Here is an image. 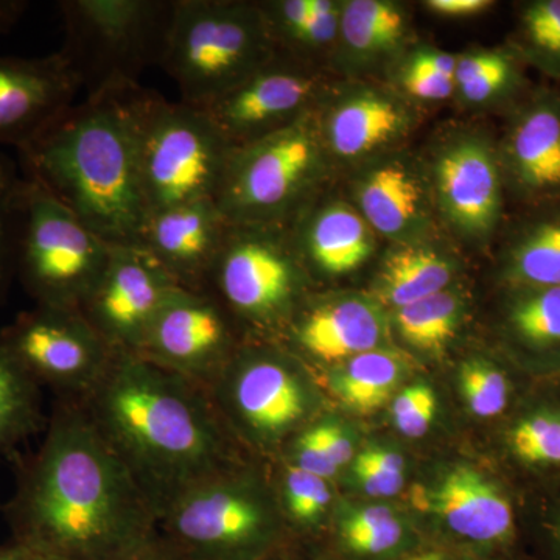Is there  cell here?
<instances>
[{
    "label": "cell",
    "mask_w": 560,
    "mask_h": 560,
    "mask_svg": "<svg viewBox=\"0 0 560 560\" xmlns=\"http://www.w3.org/2000/svg\"><path fill=\"white\" fill-rule=\"evenodd\" d=\"M13 456L3 514L14 544L51 560H121L160 540L153 508L77 401L58 400L39 447Z\"/></svg>",
    "instance_id": "cell-1"
},
{
    "label": "cell",
    "mask_w": 560,
    "mask_h": 560,
    "mask_svg": "<svg viewBox=\"0 0 560 560\" xmlns=\"http://www.w3.org/2000/svg\"><path fill=\"white\" fill-rule=\"evenodd\" d=\"M81 405L153 508L237 466L234 440L208 389L136 355H116Z\"/></svg>",
    "instance_id": "cell-2"
},
{
    "label": "cell",
    "mask_w": 560,
    "mask_h": 560,
    "mask_svg": "<svg viewBox=\"0 0 560 560\" xmlns=\"http://www.w3.org/2000/svg\"><path fill=\"white\" fill-rule=\"evenodd\" d=\"M135 86L88 95L18 150L24 178L110 246H140L150 219L140 176Z\"/></svg>",
    "instance_id": "cell-3"
},
{
    "label": "cell",
    "mask_w": 560,
    "mask_h": 560,
    "mask_svg": "<svg viewBox=\"0 0 560 560\" xmlns=\"http://www.w3.org/2000/svg\"><path fill=\"white\" fill-rule=\"evenodd\" d=\"M315 109L232 149L215 198L231 224L289 226L326 191L335 167L324 149Z\"/></svg>",
    "instance_id": "cell-4"
},
{
    "label": "cell",
    "mask_w": 560,
    "mask_h": 560,
    "mask_svg": "<svg viewBox=\"0 0 560 560\" xmlns=\"http://www.w3.org/2000/svg\"><path fill=\"white\" fill-rule=\"evenodd\" d=\"M276 55L259 3L175 0L160 68L175 81L180 102L200 108Z\"/></svg>",
    "instance_id": "cell-5"
},
{
    "label": "cell",
    "mask_w": 560,
    "mask_h": 560,
    "mask_svg": "<svg viewBox=\"0 0 560 560\" xmlns=\"http://www.w3.org/2000/svg\"><path fill=\"white\" fill-rule=\"evenodd\" d=\"M282 521L270 489L237 464L173 501L158 530L184 560H260L270 556Z\"/></svg>",
    "instance_id": "cell-6"
},
{
    "label": "cell",
    "mask_w": 560,
    "mask_h": 560,
    "mask_svg": "<svg viewBox=\"0 0 560 560\" xmlns=\"http://www.w3.org/2000/svg\"><path fill=\"white\" fill-rule=\"evenodd\" d=\"M140 176L151 213L215 200L232 145L205 110L136 91Z\"/></svg>",
    "instance_id": "cell-7"
},
{
    "label": "cell",
    "mask_w": 560,
    "mask_h": 560,
    "mask_svg": "<svg viewBox=\"0 0 560 560\" xmlns=\"http://www.w3.org/2000/svg\"><path fill=\"white\" fill-rule=\"evenodd\" d=\"M60 54L88 95L135 86L161 66L175 0H61Z\"/></svg>",
    "instance_id": "cell-8"
},
{
    "label": "cell",
    "mask_w": 560,
    "mask_h": 560,
    "mask_svg": "<svg viewBox=\"0 0 560 560\" xmlns=\"http://www.w3.org/2000/svg\"><path fill=\"white\" fill-rule=\"evenodd\" d=\"M110 249L54 195L35 180L22 179L16 276L35 305L81 312Z\"/></svg>",
    "instance_id": "cell-9"
},
{
    "label": "cell",
    "mask_w": 560,
    "mask_h": 560,
    "mask_svg": "<svg viewBox=\"0 0 560 560\" xmlns=\"http://www.w3.org/2000/svg\"><path fill=\"white\" fill-rule=\"evenodd\" d=\"M308 280L289 226L230 224L206 291L238 327L275 334L307 298Z\"/></svg>",
    "instance_id": "cell-10"
},
{
    "label": "cell",
    "mask_w": 560,
    "mask_h": 560,
    "mask_svg": "<svg viewBox=\"0 0 560 560\" xmlns=\"http://www.w3.org/2000/svg\"><path fill=\"white\" fill-rule=\"evenodd\" d=\"M217 415L235 436L275 448L307 425L315 394L289 353L242 342L208 388Z\"/></svg>",
    "instance_id": "cell-11"
},
{
    "label": "cell",
    "mask_w": 560,
    "mask_h": 560,
    "mask_svg": "<svg viewBox=\"0 0 560 560\" xmlns=\"http://www.w3.org/2000/svg\"><path fill=\"white\" fill-rule=\"evenodd\" d=\"M423 168L445 230L463 245H490L508 194L497 140L481 128H456L438 140Z\"/></svg>",
    "instance_id": "cell-12"
},
{
    "label": "cell",
    "mask_w": 560,
    "mask_h": 560,
    "mask_svg": "<svg viewBox=\"0 0 560 560\" xmlns=\"http://www.w3.org/2000/svg\"><path fill=\"white\" fill-rule=\"evenodd\" d=\"M0 345L40 388L66 401L86 399L116 357L83 313L47 305L20 313L0 331Z\"/></svg>",
    "instance_id": "cell-13"
},
{
    "label": "cell",
    "mask_w": 560,
    "mask_h": 560,
    "mask_svg": "<svg viewBox=\"0 0 560 560\" xmlns=\"http://www.w3.org/2000/svg\"><path fill=\"white\" fill-rule=\"evenodd\" d=\"M238 329L209 291L176 287L136 357L208 389L241 348Z\"/></svg>",
    "instance_id": "cell-14"
},
{
    "label": "cell",
    "mask_w": 560,
    "mask_h": 560,
    "mask_svg": "<svg viewBox=\"0 0 560 560\" xmlns=\"http://www.w3.org/2000/svg\"><path fill=\"white\" fill-rule=\"evenodd\" d=\"M329 88L320 69L278 54L264 68L200 109L230 140L232 149H237L315 109Z\"/></svg>",
    "instance_id": "cell-15"
},
{
    "label": "cell",
    "mask_w": 560,
    "mask_h": 560,
    "mask_svg": "<svg viewBox=\"0 0 560 560\" xmlns=\"http://www.w3.org/2000/svg\"><path fill=\"white\" fill-rule=\"evenodd\" d=\"M315 113L335 168L360 167L399 150L418 124L415 103L399 91L361 81L329 88Z\"/></svg>",
    "instance_id": "cell-16"
},
{
    "label": "cell",
    "mask_w": 560,
    "mask_h": 560,
    "mask_svg": "<svg viewBox=\"0 0 560 560\" xmlns=\"http://www.w3.org/2000/svg\"><path fill=\"white\" fill-rule=\"evenodd\" d=\"M176 287L142 246H113L108 265L81 313L116 355H138Z\"/></svg>",
    "instance_id": "cell-17"
},
{
    "label": "cell",
    "mask_w": 560,
    "mask_h": 560,
    "mask_svg": "<svg viewBox=\"0 0 560 560\" xmlns=\"http://www.w3.org/2000/svg\"><path fill=\"white\" fill-rule=\"evenodd\" d=\"M504 186L528 206L560 200V91L529 90L508 110L499 140Z\"/></svg>",
    "instance_id": "cell-18"
},
{
    "label": "cell",
    "mask_w": 560,
    "mask_h": 560,
    "mask_svg": "<svg viewBox=\"0 0 560 560\" xmlns=\"http://www.w3.org/2000/svg\"><path fill=\"white\" fill-rule=\"evenodd\" d=\"M352 206L393 245L436 241V209L425 168L399 150L360 165Z\"/></svg>",
    "instance_id": "cell-19"
},
{
    "label": "cell",
    "mask_w": 560,
    "mask_h": 560,
    "mask_svg": "<svg viewBox=\"0 0 560 560\" xmlns=\"http://www.w3.org/2000/svg\"><path fill=\"white\" fill-rule=\"evenodd\" d=\"M389 323L381 302L363 294L305 298L282 331L291 349L318 363L385 348Z\"/></svg>",
    "instance_id": "cell-20"
},
{
    "label": "cell",
    "mask_w": 560,
    "mask_h": 560,
    "mask_svg": "<svg viewBox=\"0 0 560 560\" xmlns=\"http://www.w3.org/2000/svg\"><path fill=\"white\" fill-rule=\"evenodd\" d=\"M81 90L65 57H0V145L20 150L69 109Z\"/></svg>",
    "instance_id": "cell-21"
},
{
    "label": "cell",
    "mask_w": 560,
    "mask_h": 560,
    "mask_svg": "<svg viewBox=\"0 0 560 560\" xmlns=\"http://www.w3.org/2000/svg\"><path fill=\"white\" fill-rule=\"evenodd\" d=\"M412 501L459 539L478 545H504L514 539L510 499L475 467H451L433 485L416 489Z\"/></svg>",
    "instance_id": "cell-22"
},
{
    "label": "cell",
    "mask_w": 560,
    "mask_h": 560,
    "mask_svg": "<svg viewBox=\"0 0 560 560\" xmlns=\"http://www.w3.org/2000/svg\"><path fill=\"white\" fill-rule=\"evenodd\" d=\"M230 224L215 200L189 202L151 213L140 246L179 287L206 290Z\"/></svg>",
    "instance_id": "cell-23"
},
{
    "label": "cell",
    "mask_w": 560,
    "mask_h": 560,
    "mask_svg": "<svg viewBox=\"0 0 560 560\" xmlns=\"http://www.w3.org/2000/svg\"><path fill=\"white\" fill-rule=\"evenodd\" d=\"M289 230L308 278H340L357 271L377 245V234L352 202L324 195L302 210Z\"/></svg>",
    "instance_id": "cell-24"
},
{
    "label": "cell",
    "mask_w": 560,
    "mask_h": 560,
    "mask_svg": "<svg viewBox=\"0 0 560 560\" xmlns=\"http://www.w3.org/2000/svg\"><path fill=\"white\" fill-rule=\"evenodd\" d=\"M411 20L408 10L390 0L342 2L340 35L329 65L346 77L374 75L393 69L410 49Z\"/></svg>",
    "instance_id": "cell-25"
},
{
    "label": "cell",
    "mask_w": 560,
    "mask_h": 560,
    "mask_svg": "<svg viewBox=\"0 0 560 560\" xmlns=\"http://www.w3.org/2000/svg\"><path fill=\"white\" fill-rule=\"evenodd\" d=\"M500 275L510 289L560 287V200L533 206L500 253Z\"/></svg>",
    "instance_id": "cell-26"
},
{
    "label": "cell",
    "mask_w": 560,
    "mask_h": 560,
    "mask_svg": "<svg viewBox=\"0 0 560 560\" xmlns=\"http://www.w3.org/2000/svg\"><path fill=\"white\" fill-rule=\"evenodd\" d=\"M278 54L319 69L329 62L340 35V0H276L259 2Z\"/></svg>",
    "instance_id": "cell-27"
},
{
    "label": "cell",
    "mask_w": 560,
    "mask_h": 560,
    "mask_svg": "<svg viewBox=\"0 0 560 560\" xmlns=\"http://www.w3.org/2000/svg\"><path fill=\"white\" fill-rule=\"evenodd\" d=\"M455 256L436 241L393 245L375 278V300L394 311L451 289Z\"/></svg>",
    "instance_id": "cell-28"
},
{
    "label": "cell",
    "mask_w": 560,
    "mask_h": 560,
    "mask_svg": "<svg viewBox=\"0 0 560 560\" xmlns=\"http://www.w3.org/2000/svg\"><path fill=\"white\" fill-rule=\"evenodd\" d=\"M528 91L525 65L511 46L458 55L455 97L466 108L486 110L506 106L510 110Z\"/></svg>",
    "instance_id": "cell-29"
},
{
    "label": "cell",
    "mask_w": 560,
    "mask_h": 560,
    "mask_svg": "<svg viewBox=\"0 0 560 560\" xmlns=\"http://www.w3.org/2000/svg\"><path fill=\"white\" fill-rule=\"evenodd\" d=\"M408 361L389 348L370 350L334 366L327 375L331 394L349 410H381L407 377Z\"/></svg>",
    "instance_id": "cell-30"
},
{
    "label": "cell",
    "mask_w": 560,
    "mask_h": 560,
    "mask_svg": "<svg viewBox=\"0 0 560 560\" xmlns=\"http://www.w3.org/2000/svg\"><path fill=\"white\" fill-rule=\"evenodd\" d=\"M503 331L515 348L536 357H560V287L511 289Z\"/></svg>",
    "instance_id": "cell-31"
},
{
    "label": "cell",
    "mask_w": 560,
    "mask_h": 560,
    "mask_svg": "<svg viewBox=\"0 0 560 560\" xmlns=\"http://www.w3.org/2000/svg\"><path fill=\"white\" fill-rule=\"evenodd\" d=\"M40 389L0 345V456L16 455L18 445L46 430Z\"/></svg>",
    "instance_id": "cell-32"
},
{
    "label": "cell",
    "mask_w": 560,
    "mask_h": 560,
    "mask_svg": "<svg viewBox=\"0 0 560 560\" xmlns=\"http://www.w3.org/2000/svg\"><path fill=\"white\" fill-rule=\"evenodd\" d=\"M466 300L451 289L394 311L393 324L401 340L412 349L440 353L458 334L466 316Z\"/></svg>",
    "instance_id": "cell-33"
},
{
    "label": "cell",
    "mask_w": 560,
    "mask_h": 560,
    "mask_svg": "<svg viewBox=\"0 0 560 560\" xmlns=\"http://www.w3.org/2000/svg\"><path fill=\"white\" fill-rule=\"evenodd\" d=\"M335 526L342 547L366 558H381L399 550L407 537L404 521L385 504L342 503L335 514Z\"/></svg>",
    "instance_id": "cell-34"
},
{
    "label": "cell",
    "mask_w": 560,
    "mask_h": 560,
    "mask_svg": "<svg viewBox=\"0 0 560 560\" xmlns=\"http://www.w3.org/2000/svg\"><path fill=\"white\" fill-rule=\"evenodd\" d=\"M510 46L523 65L560 81V0L523 3Z\"/></svg>",
    "instance_id": "cell-35"
},
{
    "label": "cell",
    "mask_w": 560,
    "mask_h": 560,
    "mask_svg": "<svg viewBox=\"0 0 560 560\" xmlns=\"http://www.w3.org/2000/svg\"><path fill=\"white\" fill-rule=\"evenodd\" d=\"M458 55L431 46H412L393 66V88L408 101L442 102L455 95Z\"/></svg>",
    "instance_id": "cell-36"
},
{
    "label": "cell",
    "mask_w": 560,
    "mask_h": 560,
    "mask_svg": "<svg viewBox=\"0 0 560 560\" xmlns=\"http://www.w3.org/2000/svg\"><path fill=\"white\" fill-rule=\"evenodd\" d=\"M330 504L329 480L283 460L278 503L282 518L300 528H315L326 517Z\"/></svg>",
    "instance_id": "cell-37"
},
{
    "label": "cell",
    "mask_w": 560,
    "mask_h": 560,
    "mask_svg": "<svg viewBox=\"0 0 560 560\" xmlns=\"http://www.w3.org/2000/svg\"><path fill=\"white\" fill-rule=\"evenodd\" d=\"M460 396L471 415L480 419L500 416L510 401V382L506 374L492 361L471 357L459 366Z\"/></svg>",
    "instance_id": "cell-38"
},
{
    "label": "cell",
    "mask_w": 560,
    "mask_h": 560,
    "mask_svg": "<svg viewBox=\"0 0 560 560\" xmlns=\"http://www.w3.org/2000/svg\"><path fill=\"white\" fill-rule=\"evenodd\" d=\"M510 447L529 466H560V411H534L518 420L510 433Z\"/></svg>",
    "instance_id": "cell-39"
},
{
    "label": "cell",
    "mask_w": 560,
    "mask_h": 560,
    "mask_svg": "<svg viewBox=\"0 0 560 560\" xmlns=\"http://www.w3.org/2000/svg\"><path fill=\"white\" fill-rule=\"evenodd\" d=\"M22 176L16 164L0 153V302L16 275L18 213Z\"/></svg>",
    "instance_id": "cell-40"
},
{
    "label": "cell",
    "mask_w": 560,
    "mask_h": 560,
    "mask_svg": "<svg viewBox=\"0 0 560 560\" xmlns=\"http://www.w3.org/2000/svg\"><path fill=\"white\" fill-rule=\"evenodd\" d=\"M352 481L370 497H394L405 486V459L399 452L372 445L352 460Z\"/></svg>",
    "instance_id": "cell-41"
},
{
    "label": "cell",
    "mask_w": 560,
    "mask_h": 560,
    "mask_svg": "<svg viewBox=\"0 0 560 560\" xmlns=\"http://www.w3.org/2000/svg\"><path fill=\"white\" fill-rule=\"evenodd\" d=\"M438 397L427 383H415L401 389L390 404V420L404 436L422 438L436 418Z\"/></svg>",
    "instance_id": "cell-42"
},
{
    "label": "cell",
    "mask_w": 560,
    "mask_h": 560,
    "mask_svg": "<svg viewBox=\"0 0 560 560\" xmlns=\"http://www.w3.org/2000/svg\"><path fill=\"white\" fill-rule=\"evenodd\" d=\"M283 460L326 480H330L338 474V467L324 447L315 422H308L304 429L291 438Z\"/></svg>",
    "instance_id": "cell-43"
},
{
    "label": "cell",
    "mask_w": 560,
    "mask_h": 560,
    "mask_svg": "<svg viewBox=\"0 0 560 560\" xmlns=\"http://www.w3.org/2000/svg\"><path fill=\"white\" fill-rule=\"evenodd\" d=\"M315 425L324 447L338 470L352 463L355 458V441L348 425L334 418L315 420Z\"/></svg>",
    "instance_id": "cell-44"
},
{
    "label": "cell",
    "mask_w": 560,
    "mask_h": 560,
    "mask_svg": "<svg viewBox=\"0 0 560 560\" xmlns=\"http://www.w3.org/2000/svg\"><path fill=\"white\" fill-rule=\"evenodd\" d=\"M492 0H429L425 3L431 13L447 20H464L474 18L492 9Z\"/></svg>",
    "instance_id": "cell-45"
},
{
    "label": "cell",
    "mask_w": 560,
    "mask_h": 560,
    "mask_svg": "<svg viewBox=\"0 0 560 560\" xmlns=\"http://www.w3.org/2000/svg\"><path fill=\"white\" fill-rule=\"evenodd\" d=\"M28 7L27 0H0V35L13 31Z\"/></svg>",
    "instance_id": "cell-46"
},
{
    "label": "cell",
    "mask_w": 560,
    "mask_h": 560,
    "mask_svg": "<svg viewBox=\"0 0 560 560\" xmlns=\"http://www.w3.org/2000/svg\"><path fill=\"white\" fill-rule=\"evenodd\" d=\"M0 560H51L38 552L28 550L22 545L11 541L9 545H0Z\"/></svg>",
    "instance_id": "cell-47"
},
{
    "label": "cell",
    "mask_w": 560,
    "mask_h": 560,
    "mask_svg": "<svg viewBox=\"0 0 560 560\" xmlns=\"http://www.w3.org/2000/svg\"><path fill=\"white\" fill-rule=\"evenodd\" d=\"M162 556V541L161 539L151 544L150 547L143 548L136 555L130 556V558H125L121 560H161Z\"/></svg>",
    "instance_id": "cell-48"
},
{
    "label": "cell",
    "mask_w": 560,
    "mask_h": 560,
    "mask_svg": "<svg viewBox=\"0 0 560 560\" xmlns=\"http://www.w3.org/2000/svg\"><path fill=\"white\" fill-rule=\"evenodd\" d=\"M408 560H447L444 558V555L438 551H425L420 552L418 556H412V558Z\"/></svg>",
    "instance_id": "cell-49"
},
{
    "label": "cell",
    "mask_w": 560,
    "mask_h": 560,
    "mask_svg": "<svg viewBox=\"0 0 560 560\" xmlns=\"http://www.w3.org/2000/svg\"><path fill=\"white\" fill-rule=\"evenodd\" d=\"M552 540H555L556 548H558L560 555V514L559 517L556 518L555 526H552Z\"/></svg>",
    "instance_id": "cell-50"
},
{
    "label": "cell",
    "mask_w": 560,
    "mask_h": 560,
    "mask_svg": "<svg viewBox=\"0 0 560 560\" xmlns=\"http://www.w3.org/2000/svg\"><path fill=\"white\" fill-rule=\"evenodd\" d=\"M161 560H184V559H180L178 555H175V552L168 550V548L165 547L164 544H162Z\"/></svg>",
    "instance_id": "cell-51"
},
{
    "label": "cell",
    "mask_w": 560,
    "mask_h": 560,
    "mask_svg": "<svg viewBox=\"0 0 560 560\" xmlns=\"http://www.w3.org/2000/svg\"><path fill=\"white\" fill-rule=\"evenodd\" d=\"M260 560H280L278 558H272V556H267V558L260 559Z\"/></svg>",
    "instance_id": "cell-52"
}]
</instances>
